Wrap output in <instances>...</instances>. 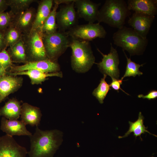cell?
<instances>
[{
	"label": "cell",
	"mask_w": 157,
	"mask_h": 157,
	"mask_svg": "<svg viewBox=\"0 0 157 157\" xmlns=\"http://www.w3.org/2000/svg\"><path fill=\"white\" fill-rule=\"evenodd\" d=\"M62 133L57 130L42 131L36 126L30 136L29 157H53L62 142Z\"/></svg>",
	"instance_id": "cell-1"
},
{
	"label": "cell",
	"mask_w": 157,
	"mask_h": 157,
	"mask_svg": "<svg viewBox=\"0 0 157 157\" xmlns=\"http://www.w3.org/2000/svg\"><path fill=\"white\" fill-rule=\"evenodd\" d=\"M131 13L125 1L106 0L99 10L97 21L119 29L124 26Z\"/></svg>",
	"instance_id": "cell-2"
},
{
	"label": "cell",
	"mask_w": 157,
	"mask_h": 157,
	"mask_svg": "<svg viewBox=\"0 0 157 157\" xmlns=\"http://www.w3.org/2000/svg\"><path fill=\"white\" fill-rule=\"evenodd\" d=\"M71 38L69 47L72 51V67L77 72H86L91 68L95 61V58L89 42Z\"/></svg>",
	"instance_id": "cell-3"
},
{
	"label": "cell",
	"mask_w": 157,
	"mask_h": 157,
	"mask_svg": "<svg viewBox=\"0 0 157 157\" xmlns=\"http://www.w3.org/2000/svg\"><path fill=\"white\" fill-rule=\"evenodd\" d=\"M114 44L128 51L131 56L143 54L148 44V40L141 36L132 28L123 26L113 35Z\"/></svg>",
	"instance_id": "cell-4"
},
{
	"label": "cell",
	"mask_w": 157,
	"mask_h": 157,
	"mask_svg": "<svg viewBox=\"0 0 157 157\" xmlns=\"http://www.w3.org/2000/svg\"><path fill=\"white\" fill-rule=\"evenodd\" d=\"M41 35L47 56L52 61L56 62L69 47L70 39L66 32L57 31L50 34H41Z\"/></svg>",
	"instance_id": "cell-5"
},
{
	"label": "cell",
	"mask_w": 157,
	"mask_h": 157,
	"mask_svg": "<svg viewBox=\"0 0 157 157\" xmlns=\"http://www.w3.org/2000/svg\"><path fill=\"white\" fill-rule=\"evenodd\" d=\"M22 37L25 46L27 63L49 59L40 31L33 30L28 34H23Z\"/></svg>",
	"instance_id": "cell-6"
},
{
	"label": "cell",
	"mask_w": 157,
	"mask_h": 157,
	"mask_svg": "<svg viewBox=\"0 0 157 157\" xmlns=\"http://www.w3.org/2000/svg\"><path fill=\"white\" fill-rule=\"evenodd\" d=\"M71 38L89 41L97 38H104L107 32L99 23L77 25L65 32Z\"/></svg>",
	"instance_id": "cell-7"
},
{
	"label": "cell",
	"mask_w": 157,
	"mask_h": 157,
	"mask_svg": "<svg viewBox=\"0 0 157 157\" xmlns=\"http://www.w3.org/2000/svg\"><path fill=\"white\" fill-rule=\"evenodd\" d=\"M74 0L62 6L56 12V19L59 31L65 32L78 25V17L75 9Z\"/></svg>",
	"instance_id": "cell-8"
},
{
	"label": "cell",
	"mask_w": 157,
	"mask_h": 157,
	"mask_svg": "<svg viewBox=\"0 0 157 157\" xmlns=\"http://www.w3.org/2000/svg\"><path fill=\"white\" fill-rule=\"evenodd\" d=\"M110 44V51L108 54H104L97 49L102 55L103 58L101 61L96 64L99 71L104 75H108L111 78L119 79V56L117 50L113 47L112 43Z\"/></svg>",
	"instance_id": "cell-9"
},
{
	"label": "cell",
	"mask_w": 157,
	"mask_h": 157,
	"mask_svg": "<svg viewBox=\"0 0 157 157\" xmlns=\"http://www.w3.org/2000/svg\"><path fill=\"white\" fill-rule=\"evenodd\" d=\"M28 152L12 136L6 134L0 137V157H26Z\"/></svg>",
	"instance_id": "cell-10"
},
{
	"label": "cell",
	"mask_w": 157,
	"mask_h": 157,
	"mask_svg": "<svg viewBox=\"0 0 157 157\" xmlns=\"http://www.w3.org/2000/svg\"><path fill=\"white\" fill-rule=\"evenodd\" d=\"M30 69H35L45 73H54L59 72L60 66L57 62L49 59L37 61L27 62L19 66L13 65L9 69V72L14 73Z\"/></svg>",
	"instance_id": "cell-11"
},
{
	"label": "cell",
	"mask_w": 157,
	"mask_h": 157,
	"mask_svg": "<svg viewBox=\"0 0 157 157\" xmlns=\"http://www.w3.org/2000/svg\"><path fill=\"white\" fill-rule=\"evenodd\" d=\"M155 16L135 12L128 21L129 25L136 33L146 38Z\"/></svg>",
	"instance_id": "cell-12"
},
{
	"label": "cell",
	"mask_w": 157,
	"mask_h": 157,
	"mask_svg": "<svg viewBox=\"0 0 157 157\" xmlns=\"http://www.w3.org/2000/svg\"><path fill=\"white\" fill-rule=\"evenodd\" d=\"M101 5V3H95L90 0H74V6L78 17L83 18L88 23H94L97 20Z\"/></svg>",
	"instance_id": "cell-13"
},
{
	"label": "cell",
	"mask_w": 157,
	"mask_h": 157,
	"mask_svg": "<svg viewBox=\"0 0 157 157\" xmlns=\"http://www.w3.org/2000/svg\"><path fill=\"white\" fill-rule=\"evenodd\" d=\"M36 11L31 7L22 12L14 16L11 24L23 34L29 33L33 24Z\"/></svg>",
	"instance_id": "cell-14"
},
{
	"label": "cell",
	"mask_w": 157,
	"mask_h": 157,
	"mask_svg": "<svg viewBox=\"0 0 157 157\" xmlns=\"http://www.w3.org/2000/svg\"><path fill=\"white\" fill-rule=\"evenodd\" d=\"M21 77L6 74L0 77V104L10 94L18 90L22 86Z\"/></svg>",
	"instance_id": "cell-15"
},
{
	"label": "cell",
	"mask_w": 157,
	"mask_h": 157,
	"mask_svg": "<svg viewBox=\"0 0 157 157\" xmlns=\"http://www.w3.org/2000/svg\"><path fill=\"white\" fill-rule=\"evenodd\" d=\"M26 124L21 120H9L2 117L1 120V129L6 135H27L31 136L32 134L26 129Z\"/></svg>",
	"instance_id": "cell-16"
},
{
	"label": "cell",
	"mask_w": 157,
	"mask_h": 157,
	"mask_svg": "<svg viewBox=\"0 0 157 157\" xmlns=\"http://www.w3.org/2000/svg\"><path fill=\"white\" fill-rule=\"evenodd\" d=\"M127 4L129 10L154 16L157 14V0H128Z\"/></svg>",
	"instance_id": "cell-17"
},
{
	"label": "cell",
	"mask_w": 157,
	"mask_h": 157,
	"mask_svg": "<svg viewBox=\"0 0 157 157\" xmlns=\"http://www.w3.org/2000/svg\"><path fill=\"white\" fill-rule=\"evenodd\" d=\"M42 116L39 108L27 103H23L22 105L21 118L26 125L38 126L40 124Z\"/></svg>",
	"instance_id": "cell-18"
},
{
	"label": "cell",
	"mask_w": 157,
	"mask_h": 157,
	"mask_svg": "<svg viewBox=\"0 0 157 157\" xmlns=\"http://www.w3.org/2000/svg\"><path fill=\"white\" fill-rule=\"evenodd\" d=\"M53 2L52 0H43L39 1L35 19L30 32L34 30H38L41 32L44 24L51 10Z\"/></svg>",
	"instance_id": "cell-19"
},
{
	"label": "cell",
	"mask_w": 157,
	"mask_h": 157,
	"mask_svg": "<svg viewBox=\"0 0 157 157\" xmlns=\"http://www.w3.org/2000/svg\"><path fill=\"white\" fill-rule=\"evenodd\" d=\"M7 72L10 75L14 76L26 75L29 78L31 83L33 85L41 84L46 80L49 77H62L63 76L62 73L60 72L54 73H45L35 69H30L14 73H10L8 71Z\"/></svg>",
	"instance_id": "cell-20"
},
{
	"label": "cell",
	"mask_w": 157,
	"mask_h": 157,
	"mask_svg": "<svg viewBox=\"0 0 157 157\" xmlns=\"http://www.w3.org/2000/svg\"><path fill=\"white\" fill-rule=\"evenodd\" d=\"M21 110L20 101L15 98L10 99L0 108V116L9 120H17L20 116Z\"/></svg>",
	"instance_id": "cell-21"
},
{
	"label": "cell",
	"mask_w": 157,
	"mask_h": 157,
	"mask_svg": "<svg viewBox=\"0 0 157 157\" xmlns=\"http://www.w3.org/2000/svg\"><path fill=\"white\" fill-rule=\"evenodd\" d=\"M7 51L13 62L23 63L24 64L27 62L23 37L15 44L9 47Z\"/></svg>",
	"instance_id": "cell-22"
},
{
	"label": "cell",
	"mask_w": 157,
	"mask_h": 157,
	"mask_svg": "<svg viewBox=\"0 0 157 157\" xmlns=\"http://www.w3.org/2000/svg\"><path fill=\"white\" fill-rule=\"evenodd\" d=\"M144 117L141 112H140L138 115V119L134 122L129 121V127L128 131L123 136H119V138H122L126 137L131 133H133V135L135 138L139 136L141 140L142 139L141 135L142 134L147 132L151 135H153L157 137V135L151 133L147 130V128L144 124Z\"/></svg>",
	"instance_id": "cell-23"
},
{
	"label": "cell",
	"mask_w": 157,
	"mask_h": 157,
	"mask_svg": "<svg viewBox=\"0 0 157 157\" xmlns=\"http://www.w3.org/2000/svg\"><path fill=\"white\" fill-rule=\"evenodd\" d=\"M53 1L55 3L54 5L41 29L40 32L42 34H50L57 31L58 27L56 23V15L59 4L56 0Z\"/></svg>",
	"instance_id": "cell-24"
},
{
	"label": "cell",
	"mask_w": 157,
	"mask_h": 157,
	"mask_svg": "<svg viewBox=\"0 0 157 157\" xmlns=\"http://www.w3.org/2000/svg\"><path fill=\"white\" fill-rule=\"evenodd\" d=\"M8 6L10 8L9 12L14 16L25 11L36 0H6Z\"/></svg>",
	"instance_id": "cell-25"
},
{
	"label": "cell",
	"mask_w": 157,
	"mask_h": 157,
	"mask_svg": "<svg viewBox=\"0 0 157 157\" xmlns=\"http://www.w3.org/2000/svg\"><path fill=\"white\" fill-rule=\"evenodd\" d=\"M23 34L11 24L5 31L4 38L7 47L11 46L21 39Z\"/></svg>",
	"instance_id": "cell-26"
},
{
	"label": "cell",
	"mask_w": 157,
	"mask_h": 157,
	"mask_svg": "<svg viewBox=\"0 0 157 157\" xmlns=\"http://www.w3.org/2000/svg\"><path fill=\"white\" fill-rule=\"evenodd\" d=\"M98 87L94 89L92 94L98 100L99 103L102 104L109 90L111 89L109 84L105 81L106 76L104 75Z\"/></svg>",
	"instance_id": "cell-27"
},
{
	"label": "cell",
	"mask_w": 157,
	"mask_h": 157,
	"mask_svg": "<svg viewBox=\"0 0 157 157\" xmlns=\"http://www.w3.org/2000/svg\"><path fill=\"white\" fill-rule=\"evenodd\" d=\"M127 60V65L125 73L121 79L125 77L133 76L135 77L136 75L139 76L143 74V73L139 70V68L142 66L144 64L140 65L132 61L131 58H128L126 54L124 51L123 50Z\"/></svg>",
	"instance_id": "cell-28"
},
{
	"label": "cell",
	"mask_w": 157,
	"mask_h": 157,
	"mask_svg": "<svg viewBox=\"0 0 157 157\" xmlns=\"http://www.w3.org/2000/svg\"><path fill=\"white\" fill-rule=\"evenodd\" d=\"M14 16L9 11L0 13V30L4 31L12 23Z\"/></svg>",
	"instance_id": "cell-29"
},
{
	"label": "cell",
	"mask_w": 157,
	"mask_h": 157,
	"mask_svg": "<svg viewBox=\"0 0 157 157\" xmlns=\"http://www.w3.org/2000/svg\"><path fill=\"white\" fill-rule=\"evenodd\" d=\"M13 65V62L6 49L0 51V65L7 71Z\"/></svg>",
	"instance_id": "cell-30"
},
{
	"label": "cell",
	"mask_w": 157,
	"mask_h": 157,
	"mask_svg": "<svg viewBox=\"0 0 157 157\" xmlns=\"http://www.w3.org/2000/svg\"><path fill=\"white\" fill-rule=\"evenodd\" d=\"M111 79L112 81L109 85L112 89L117 91L118 92H119V90L120 89L127 95H129L121 88V85L122 83L123 80H122L121 79H116L113 78H112Z\"/></svg>",
	"instance_id": "cell-31"
},
{
	"label": "cell",
	"mask_w": 157,
	"mask_h": 157,
	"mask_svg": "<svg viewBox=\"0 0 157 157\" xmlns=\"http://www.w3.org/2000/svg\"><path fill=\"white\" fill-rule=\"evenodd\" d=\"M138 97L139 98L147 99L149 100L154 99L157 97V91L153 90L149 92L147 95H144L143 94H140L138 95Z\"/></svg>",
	"instance_id": "cell-32"
},
{
	"label": "cell",
	"mask_w": 157,
	"mask_h": 157,
	"mask_svg": "<svg viewBox=\"0 0 157 157\" xmlns=\"http://www.w3.org/2000/svg\"><path fill=\"white\" fill-rule=\"evenodd\" d=\"M4 32L0 30V51L7 47L4 38Z\"/></svg>",
	"instance_id": "cell-33"
},
{
	"label": "cell",
	"mask_w": 157,
	"mask_h": 157,
	"mask_svg": "<svg viewBox=\"0 0 157 157\" xmlns=\"http://www.w3.org/2000/svg\"><path fill=\"white\" fill-rule=\"evenodd\" d=\"M8 7L6 0H0V13L4 12Z\"/></svg>",
	"instance_id": "cell-34"
},
{
	"label": "cell",
	"mask_w": 157,
	"mask_h": 157,
	"mask_svg": "<svg viewBox=\"0 0 157 157\" xmlns=\"http://www.w3.org/2000/svg\"><path fill=\"white\" fill-rule=\"evenodd\" d=\"M7 71L2 66L0 65V77L6 73Z\"/></svg>",
	"instance_id": "cell-35"
},
{
	"label": "cell",
	"mask_w": 157,
	"mask_h": 157,
	"mask_svg": "<svg viewBox=\"0 0 157 157\" xmlns=\"http://www.w3.org/2000/svg\"><path fill=\"white\" fill-rule=\"evenodd\" d=\"M153 157V156H152V157Z\"/></svg>",
	"instance_id": "cell-36"
}]
</instances>
